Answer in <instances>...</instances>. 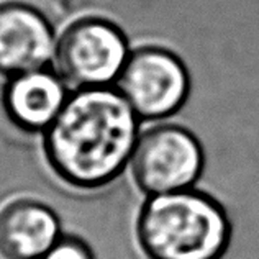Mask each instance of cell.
I'll return each mask as SVG.
<instances>
[{"label":"cell","instance_id":"obj_5","mask_svg":"<svg viewBox=\"0 0 259 259\" xmlns=\"http://www.w3.org/2000/svg\"><path fill=\"white\" fill-rule=\"evenodd\" d=\"M115 89L140 118L161 120L186 102L189 76L174 53L159 46H141L130 53Z\"/></svg>","mask_w":259,"mask_h":259},{"label":"cell","instance_id":"obj_8","mask_svg":"<svg viewBox=\"0 0 259 259\" xmlns=\"http://www.w3.org/2000/svg\"><path fill=\"white\" fill-rule=\"evenodd\" d=\"M61 235L58 213L43 200L18 195L0 205V259H43Z\"/></svg>","mask_w":259,"mask_h":259},{"label":"cell","instance_id":"obj_1","mask_svg":"<svg viewBox=\"0 0 259 259\" xmlns=\"http://www.w3.org/2000/svg\"><path fill=\"white\" fill-rule=\"evenodd\" d=\"M140 117L115 87L76 89L43 133L46 164L61 182L97 190L130 166Z\"/></svg>","mask_w":259,"mask_h":259},{"label":"cell","instance_id":"obj_4","mask_svg":"<svg viewBox=\"0 0 259 259\" xmlns=\"http://www.w3.org/2000/svg\"><path fill=\"white\" fill-rule=\"evenodd\" d=\"M202 164V149L192 133L177 125H154L140 133L130 174L141 192L159 195L189 189Z\"/></svg>","mask_w":259,"mask_h":259},{"label":"cell","instance_id":"obj_9","mask_svg":"<svg viewBox=\"0 0 259 259\" xmlns=\"http://www.w3.org/2000/svg\"><path fill=\"white\" fill-rule=\"evenodd\" d=\"M43 259H95L92 248L82 238L61 235Z\"/></svg>","mask_w":259,"mask_h":259},{"label":"cell","instance_id":"obj_7","mask_svg":"<svg viewBox=\"0 0 259 259\" xmlns=\"http://www.w3.org/2000/svg\"><path fill=\"white\" fill-rule=\"evenodd\" d=\"M64 79L53 69H35L7 77L2 107L9 121L25 133H45L67 100Z\"/></svg>","mask_w":259,"mask_h":259},{"label":"cell","instance_id":"obj_2","mask_svg":"<svg viewBox=\"0 0 259 259\" xmlns=\"http://www.w3.org/2000/svg\"><path fill=\"white\" fill-rule=\"evenodd\" d=\"M146 259H218L228 243L222 208L195 190L148 195L135 223Z\"/></svg>","mask_w":259,"mask_h":259},{"label":"cell","instance_id":"obj_3","mask_svg":"<svg viewBox=\"0 0 259 259\" xmlns=\"http://www.w3.org/2000/svg\"><path fill=\"white\" fill-rule=\"evenodd\" d=\"M118 25L102 17H82L61 33L54 50V71L76 89L115 82L130 56Z\"/></svg>","mask_w":259,"mask_h":259},{"label":"cell","instance_id":"obj_6","mask_svg":"<svg viewBox=\"0 0 259 259\" xmlns=\"http://www.w3.org/2000/svg\"><path fill=\"white\" fill-rule=\"evenodd\" d=\"M54 50L53 26L36 7L20 0L0 2V76L46 67Z\"/></svg>","mask_w":259,"mask_h":259}]
</instances>
